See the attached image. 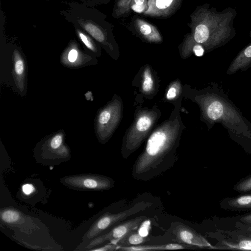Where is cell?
I'll return each mask as SVG.
<instances>
[{
    "mask_svg": "<svg viewBox=\"0 0 251 251\" xmlns=\"http://www.w3.org/2000/svg\"><path fill=\"white\" fill-rule=\"evenodd\" d=\"M236 16V10L230 7L218 11L207 3L197 6L190 15L191 32L185 45L209 50L225 45L236 35L233 23Z\"/></svg>",
    "mask_w": 251,
    "mask_h": 251,
    "instance_id": "obj_1",
    "label": "cell"
},
{
    "mask_svg": "<svg viewBox=\"0 0 251 251\" xmlns=\"http://www.w3.org/2000/svg\"><path fill=\"white\" fill-rule=\"evenodd\" d=\"M206 107L208 118L213 122H220L232 130L239 132L247 129L241 115L235 108L223 98L212 95Z\"/></svg>",
    "mask_w": 251,
    "mask_h": 251,
    "instance_id": "obj_2",
    "label": "cell"
},
{
    "mask_svg": "<svg viewBox=\"0 0 251 251\" xmlns=\"http://www.w3.org/2000/svg\"><path fill=\"white\" fill-rule=\"evenodd\" d=\"M152 203L141 201L122 211L111 213L106 212L100 217L84 235V240H91L108 229L123 222L126 218L143 211L150 207Z\"/></svg>",
    "mask_w": 251,
    "mask_h": 251,
    "instance_id": "obj_3",
    "label": "cell"
},
{
    "mask_svg": "<svg viewBox=\"0 0 251 251\" xmlns=\"http://www.w3.org/2000/svg\"><path fill=\"white\" fill-rule=\"evenodd\" d=\"M60 181L76 190L103 191L112 188L115 181L110 177L97 174H79L62 177Z\"/></svg>",
    "mask_w": 251,
    "mask_h": 251,
    "instance_id": "obj_4",
    "label": "cell"
},
{
    "mask_svg": "<svg viewBox=\"0 0 251 251\" xmlns=\"http://www.w3.org/2000/svg\"><path fill=\"white\" fill-rule=\"evenodd\" d=\"M147 219H148L147 217L141 216L123 221L108 229L106 231V232L91 240L86 248L91 250L106 241L115 242L121 239L129 231L136 229Z\"/></svg>",
    "mask_w": 251,
    "mask_h": 251,
    "instance_id": "obj_5",
    "label": "cell"
},
{
    "mask_svg": "<svg viewBox=\"0 0 251 251\" xmlns=\"http://www.w3.org/2000/svg\"><path fill=\"white\" fill-rule=\"evenodd\" d=\"M171 232L178 243L199 248H212L210 244L201 235L183 223H172Z\"/></svg>",
    "mask_w": 251,
    "mask_h": 251,
    "instance_id": "obj_6",
    "label": "cell"
},
{
    "mask_svg": "<svg viewBox=\"0 0 251 251\" xmlns=\"http://www.w3.org/2000/svg\"><path fill=\"white\" fill-rule=\"evenodd\" d=\"M182 0H148L145 15L154 18H167L173 14Z\"/></svg>",
    "mask_w": 251,
    "mask_h": 251,
    "instance_id": "obj_7",
    "label": "cell"
},
{
    "mask_svg": "<svg viewBox=\"0 0 251 251\" xmlns=\"http://www.w3.org/2000/svg\"><path fill=\"white\" fill-rule=\"evenodd\" d=\"M191 246L180 244L170 243L158 245H139L131 246L118 247L117 251H164L189 249Z\"/></svg>",
    "mask_w": 251,
    "mask_h": 251,
    "instance_id": "obj_8",
    "label": "cell"
},
{
    "mask_svg": "<svg viewBox=\"0 0 251 251\" xmlns=\"http://www.w3.org/2000/svg\"><path fill=\"white\" fill-rule=\"evenodd\" d=\"M135 25L138 32L150 42L159 43L162 38L157 28L152 24L141 19H136Z\"/></svg>",
    "mask_w": 251,
    "mask_h": 251,
    "instance_id": "obj_9",
    "label": "cell"
},
{
    "mask_svg": "<svg viewBox=\"0 0 251 251\" xmlns=\"http://www.w3.org/2000/svg\"><path fill=\"white\" fill-rule=\"evenodd\" d=\"M77 21L79 26L97 41L103 44L106 42V31L97 22L80 17Z\"/></svg>",
    "mask_w": 251,
    "mask_h": 251,
    "instance_id": "obj_10",
    "label": "cell"
},
{
    "mask_svg": "<svg viewBox=\"0 0 251 251\" xmlns=\"http://www.w3.org/2000/svg\"><path fill=\"white\" fill-rule=\"evenodd\" d=\"M251 64V43L244 48L230 64L227 74H232L237 71L247 68Z\"/></svg>",
    "mask_w": 251,
    "mask_h": 251,
    "instance_id": "obj_11",
    "label": "cell"
},
{
    "mask_svg": "<svg viewBox=\"0 0 251 251\" xmlns=\"http://www.w3.org/2000/svg\"><path fill=\"white\" fill-rule=\"evenodd\" d=\"M150 240V238L141 235L135 229L129 231L121 239L111 243L119 247H124L142 245Z\"/></svg>",
    "mask_w": 251,
    "mask_h": 251,
    "instance_id": "obj_12",
    "label": "cell"
},
{
    "mask_svg": "<svg viewBox=\"0 0 251 251\" xmlns=\"http://www.w3.org/2000/svg\"><path fill=\"white\" fill-rule=\"evenodd\" d=\"M132 0H118L115 5L113 16L119 18L127 14L130 12Z\"/></svg>",
    "mask_w": 251,
    "mask_h": 251,
    "instance_id": "obj_13",
    "label": "cell"
},
{
    "mask_svg": "<svg viewBox=\"0 0 251 251\" xmlns=\"http://www.w3.org/2000/svg\"><path fill=\"white\" fill-rule=\"evenodd\" d=\"M228 204L233 208H251V195H244L232 199L228 201Z\"/></svg>",
    "mask_w": 251,
    "mask_h": 251,
    "instance_id": "obj_14",
    "label": "cell"
},
{
    "mask_svg": "<svg viewBox=\"0 0 251 251\" xmlns=\"http://www.w3.org/2000/svg\"><path fill=\"white\" fill-rule=\"evenodd\" d=\"M21 217L20 212L15 209H3V211H1L0 212L1 220L5 223L14 224L17 223Z\"/></svg>",
    "mask_w": 251,
    "mask_h": 251,
    "instance_id": "obj_15",
    "label": "cell"
},
{
    "mask_svg": "<svg viewBox=\"0 0 251 251\" xmlns=\"http://www.w3.org/2000/svg\"><path fill=\"white\" fill-rule=\"evenodd\" d=\"M76 32L78 37L88 49L93 52L97 51L94 42L89 35L79 29H76Z\"/></svg>",
    "mask_w": 251,
    "mask_h": 251,
    "instance_id": "obj_16",
    "label": "cell"
},
{
    "mask_svg": "<svg viewBox=\"0 0 251 251\" xmlns=\"http://www.w3.org/2000/svg\"><path fill=\"white\" fill-rule=\"evenodd\" d=\"M14 70L17 76L23 75L25 71V64L23 59L17 50L14 53Z\"/></svg>",
    "mask_w": 251,
    "mask_h": 251,
    "instance_id": "obj_17",
    "label": "cell"
},
{
    "mask_svg": "<svg viewBox=\"0 0 251 251\" xmlns=\"http://www.w3.org/2000/svg\"><path fill=\"white\" fill-rule=\"evenodd\" d=\"M227 246L231 249L241 250H251V238L241 240L235 244H227Z\"/></svg>",
    "mask_w": 251,
    "mask_h": 251,
    "instance_id": "obj_18",
    "label": "cell"
},
{
    "mask_svg": "<svg viewBox=\"0 0 251 251\" xmlns=\"http://www.w3.org/2000/svg\"><path fill=\"white\" fill-rule=\"evenodd\" d=\"M151 125V121L147 116L141 117L138 120L136 124L137 130L141 132H144L148 130Z\"/></svg>",
    "mask_w": 251,
    "mask_h": 251,
    "instance_id": "obj_19",
    "label": "cell"
},
{
    "mask_svg": "<svg viewBox=\"0 0 251 251\" xmlns=\"http://www.w3.org/2000/svg\"><path fill=\"white\" fill-rule=\"evenodd\" d=\"M147 0H132L131 9L137 12H144L147 8Z\"/></svg>",
    "mask_w": 251,
    "mask_h": 251,
    "instance_id": "obj_20",
    "label": "cell"
},
{
    "mask_svg": "<svg viewBox=\"0 0 251 251\" xmlns=\"http://www.w3.org/2000/svg\"><path fill=\"white\" fill-rule=\"evenodd\" d=\"M239 192H247L251 190V176L240 182L235 188Z\"/></svg>",
    "mask_w": 251,
    "mask_h": 251,
    "instance_id": "obj_21",
    "label": "cell"
},
{
    "mask_svg": "<svg viewBox=\"0 0 251 251\" xmlns=\"http://www.w3.org/2000/svg\"><path fill=\"white\" fill-rule=\"evenodd\" d=\"M78 56L79 51L77 49L75 46L71 47L67 55L69 61L71 63H74L76 61Z\"/></svg>",
    "mask_w": 251,
    "mask_h": 251,
    "instance_id": "obj_22",
    "label": "cell"
},
{
    "mask_svg": "<svg viewBox=\"0 0 251 251\" xmlns=\"http://www.w3.org/2000/svg\"><path fill=\"white\" fill-rule=\"evenodd\" d=\"M153 86V81L151 76L145 78L142 88L144 91L148 92L151 91Z\"/></svg>",
    "mask_w": 251,
    "mask_h": 251,
    "instance_id": "obj_23",
    "label": "cell"
},
{
    "mask_svg": "<svg viewBox=\"0 0 251 251\" xmlns=\"http://www.w3.org/2000/svg\"><path fill=\"white\" fill-rule=\"evenodd\" d=\"M111 115L108 111H103L100 115L99 122L101 124H106L109 120Z\"/></svg>",
    "mask_w": 251,
    "mask_h": 251,
    "instance_id": "obj_24",
    "label": "cell"
},
{
    "mask_svg": "<svg viewBox=\"0 0 251 251\" xmlns=\"http://www.w3.org/2000/svg\"><path fill=\"white\" fill-rule=\"evenodd\" d=\"M34 186L31 184H25L22 187L23 192L26 195L31 194L34 192Z\"/></svg>",
    "mask_w": 251,
    "mask_h": 251,
    "instance_id": "obj_25",
    "label": "cell"
},
{
    "mask_svg": "<svg viewBox=\"0 0 251 251\" xmlns=\"http://www.w3.org/2000/svg\"><path fill=\"white\" fill-rule=\"evenodd\" d=\"M176 96V90L175 88L172 87L169 89L167 94V98L168 100L174 99Z\"/></svg>",
    "mask_w": 251,
    "mask_h": 251,
    "instance_id": "obj_26",
    "label": "cell"
},
{
    "mask_svg": "<svg viewBox=\"0 0 251 251\" xmlns=\"http://www.w3.org/2000/svg\"><path fill=\"white\" fill-rule=\"evenodd\" d=\"M241 221L245 223L251 224V214L243 217L241 218Z\"/></svg>",
    "mask_w": 251,
    "mask_h": 251,
    "instance_id": "obj_27",
    "label": "cell"
},
{
    "mask_svg": "<svg viewBox=\"0 0 251 251\" xmlns=\"http://www.w3.org/2000/svg\"><path fill=\"white\" fill-rule=\"evenodd\" d=\"M144 78L151 76V75L150 74V72L149 71L148 69H147L145 71L144 74Z\"/></svg>",
    "mask_w": 251,
    "mask_h": 251,
    "instance_id": "obj_28",
    "label": "cell"
},
{
    "mask_svg": "<svg viewBox=\"0 0 251 251\" xmlns=\"http://www.w3.org/2000/svg\"><path fill=\"white\" fill-rule=\"evenodd\" d=\"M248 229L249 237L251 238V227Z\"/></svg>",
    "mask_w": 251,
    "mask_h": 251,
    "instance_id": "obj_29",
    "label": "cell"
},
{
    "mask_svg": "<svg viewBox=\"0 0 251 251\" xmlns=\"http://www.w3.org/2000/svg\"><path fill=\"white\" fill-rule=\"evenodd\" d=\"M249 35L251 37V29L250 32H249Z\"/></svg>",
    "mask_w": 251,
    "mask_h": 251,
    "instance_id": "obj_30",
    "label": "cell"
},
{
    "mask_svg": "<svg viewBox=\"0 0 251 251\" xmlns=\"http://www.w3.org/2000/svg\"></svg>",
    "mask_w": 251,
    "mask_h": 251,
    "instance_id": "obj_31",
    "label": "cell"
}]
</instances>
